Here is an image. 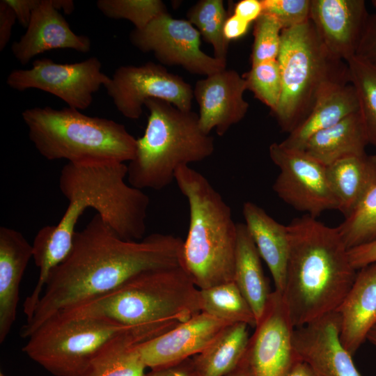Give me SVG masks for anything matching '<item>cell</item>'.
Returning <instances> with one entry per match:
<instances>
[{
  "label": "cell",
  "mask_w": 376,
  "mask_h": 376,
  "mask_svg": "<svg viewBox=\"0 0 376 376\" xmlns=\"http://www.w3.org/2000/svg\"><path fill=\"white\" fill-rule=\"evenodd\" d=\"M225 376H254L246 353L236 368Z\"/></svg>",
  "instance_id": "f6af8a7d"
},
{
  "label": "cell",
  "mask_w": 376,
  "mask_h": 376,
  "mask_svg": "<svg viewBox=\"0 0 376 376\" xmlns=\"http://www.w3.org/2000/svg\"><path fill=\"white\" fill-rule=\"evenodd\" d=\"M340 318L335 311L296 327L293 344L299 359L321 376H361L340 339Z\"/></svg>",
  "instance_id": "2e32d148"
},
{
  "label": "cell",
  "mask_w": 376,
  "mask_h": 376,
  "mask_svg": "<svg viewBox=\"0 0 376 376\" xmlns=\"http://www.w3.org/2000/svg\"><path fill=\"white\" fill-rule=\"evenodd\" d=\"M145 376H190L189 371L182 364L152 370Z\"/></svg>",
  "instance_id": "7bdbcfd3"
},
{
  "label": "cell",
  "mask_w": 376,
  "mask_h": 376,
  "mask_svg": "<svg viewBox=\"0 0 376 376\" xmlns=\"http://www.w3.org/2000/svg\"><path fill=\"white\" fill-rule=\"evenodd\" d=\"M242 77L246 81L247 90L251 91L255 97L274 113L282 93L281 75L277 60L251 65V69Z\"/></svg>",
  "instance_id": "836d02e7"
},
{
  "label": "cell",
  "mask_w": 376,
  "mask_h": 376,
  "mask_svg": "<svg viewBox=\"0 0 376 376\" xmlns=\"http://www.w3.org/2000/svg\"><path fill=\"white\" fill-rule=\"evenodd\" d=\"M312 0H260L263 13L274 16L283 30L310 20Z\"/></svg>",
  "instance_id": "d590c367"
},
{
  "label": "cell",
  "mask_w": 376,
  "mask_h": 376,
  "mask_svg": "<svg viewBox=\"0 0 376 376\" xmlns=\"http://www.w3.org/2000/svg\"><path fill=\"white\" fill-rule=\"evenodd\" d=\"M17 20L16 14L6 0L0 1V52L10 41L12 29Z\"/></svg>",
  "instance_id": "f35d334b"
},
{
  "label": "cell",
  "mask_w": 376,
  "mask_h": 376,
  "mask_svg": "<svg viewBox=\"0 0 376 376\" xmlns=\"http://www.w3.org/2000/svg\"><path fill=\"white\" fill-rule=\"evenodd\" d=\"M347 63L369 143L376 146V67L357 56Z\"/></svg>",
  "instance_id": "4dcf8cb0"
},
{
  "label": "cell",
  "mask_w": 376,
  "mask_h": 376,
  "mask_svg": "<svg viewBox=\"0 0 376 376\" xmlns=\"http://www.w3.org/2000/svg\"><path fill=\"white\" fill-rule=\"evenodd\" d=\"M276 60L282 93L272 115L288 134L306 119L325 90L350 83L347 63L328 50L311 20L282 31Z\"/></svg>",
  "instance_id": "52a82bcc"
},
{
  "label": "cell",
  "mask_w": 376,
  "mask_h": 376,
  "mask_svg": "<svg viewBox=\"0 0 376 376\" xmlns=\"http://www.w3.org/2000/svg\"><path fill=\"white\" fill-rule=\"evenodd\" d=\"M247 90L242 76L232 69H224L196 81L194 97L199 106L201 130L210 134L215 130L223 136L246 116L249 104L244 98Z\"/></svg>",
  "instance_id": "9a60e30c"
},
{
  "label": "cell",
  "mask_w": 376,
  "mask_h": 376,
  "mask_svg": "<svg viewBox=\"0 0 376 376\" xmlns=\"http://www.w3.org/2000/svg\"><path fill=\"white\" fill-rule=\"evenodd\" d=\"M124 327L168 320L181 322L201 312L199 289L180 265L144 271L113 291L60 311Z\"/></svg>",
  "instance_id": "277c9868"
},
{
  "label": "cell",
  "mask_w": 376,
  "mask_h": 376,
  "mask_svg": "<svg viewBox=\"0 0 376 376\" xmlns=\"http://www.w3.org/2000/svg\"><path fill=\"white\" fill-rule=\"evenodd\" d=\"M0 376H6V375H4L3 373L1 372V373H0Z\"/></svg>",
  "instance_id": "681fc988"
},
{
  "label": "cell",
  "mask_w": 376,
  "mask_h": 376,
  "mask_svg": "<svg viewBox=\"0 0 376 376\" xmlns=\"http://www.w3.org/2000/svg\"><path fill=\"white\" fill-rule=\"evenodd\" d=\"M242 214L258 251L269 269L275 290L283 292L289 253L287 226L276 221L261 207L251 201L243 204Z\"/></svg>",
  "instance_id": "603a6c76"
},
{
  "label": "cell",
  "mask_w": 376,
  "mask_h": 376,
  "mask_svg": "<svg viewBox=\"0 0 376 376\" xmlns=\"http://www.w3.org/2000/svg\"><path fill=\"white\" fill-rule=\"evenodd\" d=\"M127 166L115 160L68 162L61 169L58 186L68 200H82L97 212L122 239L138 241L146 230L149 197L128 185Z\"/></svg>",
  "instance_id": "ba28073f"
},
{
  "label": "cell",
  "mask_w": 376,
  "mask_h": 376,
  "mask_svg": "<svg viewBox=\"0 0 376 376\" xmlns=\"http://www.w3.org/2000/svg\"><path fill=\"white\" fill-rule=\"evenodd\" d=\"M22 116L29 139L47 160L125 162L134 157L136 139L113 120L88 116L71 107L29 108Z\"/></svg>",
  "instance_id": "8992f818"
},
{
  "label": "cell",
  "mask_w": 376,
  "mask_h": 376,
  "mask_svg": "<svg viewBox=\"0 0 376 376\" xmlns=\"http://www.w3.org/2000/svg\"><path fill=\"white\" fill-rule=\"evenodd\" d=\"M287 376H321L308 364L299 359Z\"/></svg>",
  "instance_id": "ee69618b"
},
{
  "label": "cell",
  "mask_w": 376,
  "mask_h": 376,
  "mask_svg": "<svg viewBox=\"0 0 376 376\" xmlns=\"http://www.w3.org/2000/svg\"><path fill=\"white\" fill-rule=\"evenodd\" d=\"M95 56L78 63H58L49 58L35 59L29 69H15L7 77V85L16 91L38 89L60 98L68 107L88 108L93 95L109 82Z\"/></svg>",
  "instance_id": "30bf717a"
},
{
  "label": "cell",
  "mask_w": 376,
  "mask_h": 376,
  "mask_svg": "<svg viewBox=\"0 0 376 376\" xmlns=\"http://www.w3.org/2000/svg\"><path fill=\"white\" fill-rule=\"evenodd\" d=\"M359 111V100L352 84H333L319 97L306 119L280 143L288 148L304 150L313 134Z\"/></svg>",
  "instance_id": "cb8c5ba5"
},
{
  "label": "cell",
  "mask_w": 376,
  "mask_h": 376,
  "mask_svg": "<svg viewBox=\"0 0 376 376\" xmlns=\"http://www.w3.org/2000/svg\"><path fill=\"white\" fill-rule=\"evenodd\" d=\"M129 38L136 49L152 52L163 65H178L205 77L226 68V62L201 50V33L194 26L169 13L155 17L142 29H134Z\"/></svg>",
  "instance_id": "4fadbf2b"
},
{
  "label": "cell",
  "mask_w": 376,
  "mask_h": 376,
  "mask_svg": "<svg viewBox=\"0 0 376 376\" xmlns=\"http://www.w3.org/2000/svg\"><path fill=\"white\" fill-rule=\"evenodd\" d=\"M337 228L348 250L376 240V185Z\"/></svg>",
  "instance_id": "1f68e13d"
},
{
  "label": "cell",
  "mask_w": 376,
  "mask_h": 376,
  "mask_svg": "<svg viewBox=\"0 0 376 376\" xmlns=\"http://www.w3.org/2000/svg\"><path fill=\"white\" fill-rule=\"evenodd\" d=\"M96 6L107 17L129 20L136 29H143L155 17L168 13L161 0H98Z\"/></svg>",
  "instance_id": "d6a6232c"
},
{
  "label": "cell",
  "mask_w": 376,
  "mask_h": 376,
  "mask_svg": "<svg viewBox=\"0 0 376 376\" xmlns=\"http://www.w3.org/2000/svg\"><path fill=\"white\" fill-rule=\"evenodd\" d=\"M181 322L168 320L132 327L115 336L98 350L81 376H145L139 346Z\"/></svg>",
  "instance_id": "ffe728a7"
},
{
  "label": "cell",
  "mask_w": 376,
  "mask_h": 376,
  "mask_svg": "<svg viewBox=\"0 0 376 376\" xmlns=\"http://www.w3.org/2000/svg\"><path fill=\"white\" fill-rule=\"evenodd\" d=\"M263 13L260 0H242L234 7L233 14L242 19L251 23L255 22Z\"/></svg>",
  "instance_id": "ab89813d"
},
{
  "label": "cell",
  "mask_w": 376,
  "mask_h": 376,
  "mask_svg": "<svg viewBox=\"0 0 376 376\" xmlns=\"http://www.w3.org/2000/svg\"><path fill=\"white\" fill-rule=\"evenodd\" d=\"M91 48L90 38L73 32L65 17L55 8L53 0H39L26 33L11 46L13 56L22 65L52 49H71L85 54Z\"/></svg>",
  "instance_id": "d6986e66"
},
{
  "label": "cell",
  "mask_w": 376,
  "mask_h": 376,
  "mask_svg": "<svg viewBox=\"0 0 376 376\" xmlns=\"http://www.w3.org/2000/svg\"><path fill=\"white\" fill-rule=\"evenodd\" d=\"M183 242L159 233L126 240L96 214L76 231L70 254L51 273L20 336L28 338L54 314L107 294L141 272L182 265Z\"/></svg>",
  "instance_id": "6da1fadb"
},
{
  "label": "cell",
  "mask_w": 376,
  "mask_h": 376,
  "mask_svg": "<svg viewBox=\"0 0 376 376\" xmlns=\"http://www.w3.org/2000/svg\"><path fill=\"white\" fill-rule=\"evenodd\" d=\"M131 327L58 312L29 336L22 351L53 375L81 376L104 343Z\"/></svg>",
  "instance_id": "9c48e42d"
},
{
  "label": "cell",
  "mask_w": 376,
  "mask_h": 376,
  "mask_svg": "<svg viewBox=\"0 0 376 376\" xmlns=\"http://www.w3.org/2000/svg\"><path fill=\"white\" fill-rule=\"evenodd\" d=\"M336 311L340 318V341L353 355L376 324V263L359 269Z\"/></svg>",
  "instance_id": "44dd1931"
},
{
  "label": "cell",
  "mask_w": 376,
  "mask_h": 376,
  "mask_svg": "<svg viewBox=\"0 0 376 376\" xmlns=\"http://www.w3.org/2000/svg\"><path fill=\"white\" fill-rule=\"evenodd\" d=\"M371 3L376 8V0L371 1Z\"/></svg>",
  "instance_id": "c3c4849f"
},
{
  "label": "cell",
  "mask_w": 376,
  "mask_h": 376,
  "mask_svg": "<svg viewBox=\"0 0 376 376\" xmlns=\"http://www.w3.org/2000/svg\"><path fill=\"white\" fill-rule=\"evenodd\" d=\"M269 155L280 170L272 189L283 201L314 218L328 210H338L326 166L304 150L288 148L280 143L269 146Z\"/></svg>",
  "instance_id": "8fae6325"
},
{
  "label": "cell",
  "mask_w": 376,
  "mask_h": 376,
  "mask_svg": "<svg viewBox=\"0 0 376 376\" xmlns=\"http://www.w3.org/2000/svg\"><path fill=\"white\" fill-rule=\"evenodd\" d=\"M227 12L222 0H201L187 13V20L212 46L214 57L226 62L229 41L224 34Z\"/></svg>",
  "instance_id": "f546056e"
},
{
  "label": "cell",
  "mask_w": 376,
  "mask_h": 376,
  "mask_svg": "<svg viewBox=\"0 0 376 376\" xmlns=\"http://www.w3.org/2000/svg\"><path fill=\"white\" fill-rule=\"evenodd\" d=\"M369 14L363 0H312L310 20L328 50L345 61L356 56Z\"/></svg>",
  "instance_id": "ac0fdd59"
},
{
  "label": "cell",
  "mask_w": 376,
  "mask_h": 376,
  "mask_svg": "<svg viewBox=\"0 0 376 376\" xmlns=\"http://www.w3.org/2000/svg\"><path fill=\"white\" fill-rule=\"evenodd\" d=\"M199 302L201 312L229 324H256L251 306L234 281L199 289Z\"/></svg>",
  "instance_id": "f1b7e54d"
},
{
  "label": "cell",
  "mask_w": 376,
  "mask_h": 376,
  "mask_svg": "<svg viewBox=\"0 0 376 376\" xmlns=\"http://www.w3.org/2000/svg\"><path fill=\"white\" fill-rule=\"evenodd\" d=\"M356 56L376 67V13L369 14Z\"/></svg>",
  "instance_id": "8d00e7d4"
},
{
  "label": "cell",
  "mask_w": 376,
  "mask_h": 376,
  "mask_svg": "<svg viewBox=\"0 0 376 376\" xmlns=\"http://www.w3.org/2000/svg\"><path fill=\"white\" fill-rule=\"evenodd\" d=\"M368 144L366 130L359 111L313 134L304 150L327 166L343 158L366 153Z\"/></svg>",
  "instance_id": "484cf974"
},
{
  "label": "cell",
  "mask_w": 376,
  "mask_h": 376,
  "mask_svg": "<svg viewBox=\"0 0 376 376\" xmlns=\"http://www.w3.org/2000/svg\"><path fill=\"white\" fill-rule=\"evenodd\" d=\"M32 244L17 230L0 227V343L15 322L20 283L31 258Z\"/></svg>",
  "instance_id": "7402d4cb"
},
{
  "label": "cell",
  "mask_w": 376,
  "mask_h": 376,
  "mask_svg": "<svg viewBox=\"0 0 376 376\" xmlns=\"http://www.w3.org/2000/svg\"><path fill=\"white\" fill-rule=\"evenodd\" d=\"M244 323L227 326L205 350L191 358L196 376H225L243 359L249 334Z\"/></svg>",
  "instance_id": "83f0119b"
},
{
  "label": "cell",
  "mask_w": 376,
  "mask_h": 376,
  "mask_svg": "<svg viewBox=\"0 0 376 376\" xmlns=\"http://www.w3.org/2000/svg\"><path fill=\"white\" fill-rule=\"evenodd\" d=\"M104 88L117 110L129 119H139L145 102L150 98L166 101L183 111L191 110V85L161 64L120 66Z\"/></svg>",
  "instance_id": "7c38bea8"
},
{
  "label": "cell",
  "mask_w": 376,
  "mask_h": 376,
  "mask_svg": "<svg viewBox=\"0 0 376 376\" xmlns=\"http://www.w3.org/2000/svg\"><path fill=\"white\" fill-rule=\"evenodd\" d=\"M282 31L278 20L269 14L263 13L255 21L251 65L277 59Z\"/></svg>",
  "instance_id": "e575fe53"
},
{
  "label": "cell",
  "mask_w": 376,
  "mask_h": 376,
  "mask_svg": "<svg viewBox=\"0 0 376 376\" xmlns=\"http://www.w3.org/2000/svg\"><path fill=\"white\" fill-rule=\"evenodd\" d=\"M367 340L376 347V324L369 331Z\"/></svg>",
  "instance_id": "7dc6e473"
},
{
  "label": "cell",
  "mask_w": 376,
  "mask_h": 376,
  "mask_svg": "<svg viewBox=\"0 0 376 376\" xmlns=\"http://www.w3.org/2000/svg\"><path fill=\"white\" fill-rule=\"evenodd\" d=\"M53 4L56 10H63L65 14H71L75 10V3L72 0H53Z\"/></svg>",
  "instance_id": "bcb514c9"
},
{
  "label": "cell",
  "mask_w": 376,
  "mask_h": 376,
  "mask_svg": "<svg viewBox=\"0 0 376 376\" xmlns=\"http://www.w3.org/2000/svg\"><path fill=\"white\" fill-rule=\"evenodd\" d=\"M250 23L233 14L228 17L224 27V34L228 41L238 39L248 31Z\"/></svg>",
  "instance_id": "b9f144b4"
},
{
  "label": "cell",
  "mask_w": 376,
  "mask_h": 376,
  "mask_svg": "<svg viewBox=\"0 0 376 376\" xmlns=\"http://www.w3.org/2000/svg\"><path fill=\"white\" fill-rule=\"evenodd\" d=\"M338 210L347 217L376 185V155L349 156L326 166Z\"/></svg>",
  "instance_id": "d4e9b609"
},
{
  "label": "cell",
  "mask_w": 376,
  "mask_h": 376,
  "mask_svg": "<svg viewBox=\"0 0 376 376\" xmlns=\"http://www.w3.org/2000/svg\"><path fill=\"white\" fill-rule=\"evenodd\" d=\"M175 180L189 207L182 265L198 289L234 281L237 240L231 209L201 173L179 167Z\"/></svg>",
  "instance_id": "3957f363"
},
{
  "label": "cell",
  "mask_w": 376,
  "mask_h": 376,
  "mask_svg": "<svg viewBox=\"0 0 376 376\" xmlns=\"http://www.w3.org/2000/svg\"><path fill=\"white\" fill-rule=\"evenodd\" d=\"M229 324L204 312L139 346L141 356L151 370L180 363L201 352Z\"/></svg>",
  "instance_id": "e0dca14e"
},
{
  "label": "cell",
  "mask_w": 376,
  "mask_h": 376,
  "mask_svg": "<svg viewBox=\"0 0 376 376\" xmlns=\"http://www.w3.org/2000/svg\"><path fill=\"white\" fill-rule=\"evenodd\" d=\"M15 11L19 24L26 28L39 0H6Z\"/></svg>",
  "instance_id": "60d3db41"
},
{
  "label": "cell",
  "mask_w": 376,
  "mask_h": 376,
  "mask_svg": "<svg viewBox=\"0 0 376 376\" xmlns=\"http://www.w3.org/2000/svg\"><path fill=\"white\" fill-rule=\"evenodd\" d=\"M149 111L143 136L136 139L127 165L130 185L139 189H162L175 180L177 169L201 162L214 150V138L201 128L198 114L159 99L145 102Z\"/></svg>",
  "instance_id": "5b68a950"
},
{
  "label": "cell",
  "mask_w": 376,
  "mask_h": 376,
  "mask_svg": "<svg viewBox=\"0 0 376 376\" xmlns=\"http://www.w3.org/2000/svg\"><path fill=\"white\" fill-rule=\"evenodd\" d=\"M287 227L289 253L282 293L296 328L336 311L358 270L337 227L306 214Z\"/></svg>",
  "instance_id": "7a4b0ae2"
},
{
  "label": "cell",
  "mask_w": 376,
  "mask_h": 376,
  "mask_svg": "<svg viewBox=\"0 0 376 376\" xmlns=\"http://www.w3.org/2000/svg\"><path fill=\"white\" fill-rule=\"evenodd\" d=\"M350 263L359 270L376 263V240L348 250Z\"/></svg>",
  "instance_id": "74e56055"
},
{
  "label": "cell",
  "mask_w": 376,
  "mask_h": 376,
  "mask_svg": "<svg viewBox=\"0 0 376 376\" xmlns=\"http://www.w3.org/2000/svg\"><path fill=\"white\" fill-rule=\"evenodd\" d=\"M237 227L234 281L251 306L257 323L271 291L264 274L261 257L245 224H237Z\"/></svg>",
  "instance_id": "4316f807"
},
{
  "label": "cell",
  "mask_w": 376,
  "mask_h": 376,
  "mask_svg": "<svg viewBox=\"0 0 376 376\" xmlns=\"http://www.w3.org/2000/svg\"><path fill=\"white\" fill-rule=\"evenodd\" d=\"M254 328L246 352L254 376H287L299 359L293 344L295 327L282 292H271Z\"/></svg>",
  "instance_id": "5bb4252c"
}]
</instances>
